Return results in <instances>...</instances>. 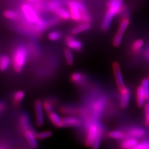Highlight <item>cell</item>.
I'll return each mask as SVG.
<instances>
[{
    "label": "cell",
    "mask_w": 149,
    "mask_h": 149,
    "mask_svg": "<svg viewBox=\"0 0 149 149\" xmlns=\"http://www.w3.org/2000/svg\"><path fill=\"white\" fill-rule=\"evenodd\" d=\"M107 7L106 12L101 24L102 29L104 31L108 30L115 16L126 12V6L123 3V0H108Z\"/></svg>",
    "instance_id": "1"
},
{
    "label": "cell",
    "mask_w": 149,
    "mask_h": 149,
    "mask_svg": "<svg viewBox=\"0 0 149 149\" xmlns=\"http://www.w3.org/2000/svg\"><path fill=\"white\" fill-rule=\"evenodd\" d=\"M71 19L78 22L91 21V17L85 5L79 0H70L68 2Z\"/></svg>",
    "instance_id": "2"
},
{
    "label": "cell",
    "mask_w": 149,
    "mask_h": 149,
    "mask_svg": "<svg viewBox=\"0 0 149 149\" xmlns=\"http://www.w3.org/2000/svg\"><path fill=\"white\" fill-rule=\"evenodd\" d=\"M28 50L23 45L17 47L12 55V65L15 71L19 73L27 62L28 57Z\"/></svg>",
    "instance_id": "3"
},
{
    "label": "cell",
    "mask_w": 149,
    "mask_h": 149,
    "mask_svg": "<svg viewBox=\"0 0 149 149\" xmlns=\"http://www.w3.org/2000/svg\"><path fill=\"white\" fill-rule=\"evenodd\" d=\"M21 10L25 19L31 23L36 24L40 18L38 11L31 4H23Z\"/></svg>",
    "instance_id": "4"
},
{
    "label": "cell",
    "mask_w": 149,
    "mask_h": 149,
    "mask_svg": "<svg viewBox=\"0 0 149 149\" xmlns=\"http://www.w3.org/2000/svg\"><path fill=\"white\" fill-rule=\"evenodd\" d=\"M101 133L98 126L95 123L91 124L88 127L87 134V138L86 140V145L87 146H92L95 140L96 139L98 134Z\"/></svg>",
    "instance_id": "5"
},
{
    "label": "cell",
    "mask_w": 149,
    "mask_h": 149,
    "mask_svg": "<svg viewBox=\"0 0 149 149\" xmlns=\"http://www.w3.org/2000/svg\"><path fill=\"white\" fill-rule=\"evenodd\" d=\"M113 69L118 88L119 90V92H120L123 90H124L126 87V86L124 84L122 72L120 71V68L119 67V64L117 62H114L113 64Z\"/></svg>",
    "instance_id": "6"
},
{
    "label": "cell",
    "mask_w": 149,
    "mask_h": 149,
    "mask_svg": "<svg viewBox=\"0 0 149 149\" xmlns=\"http://www.w3.org/2000/svg\"><path fill=\"white\" fill-rule=\"evenodd\" d=\"M34 108L37 125L38 127H42L44 123V108L42 102L40 100H37L35 102Z\"/></svg>",
    "instance_id": "7"
},
{
    "label": "cell",
    "mask_w": 149,
    "mask_h": 149,
    "mask_svg": "<svg viewBox=\"0 0 149 149\" xmlns=\"http://www.w3.org/2000/svg\"><path fill=\"white\" fill-rule=\"evenodd\" d=\"M66 45L70 49L75 51H81L82 49V43L72 36H68L65 38Z\"/></svg>",
    "instance_id": "8"
},
{
    "label": "cell",
    "mask_w": 149,
    "mask_h": 149,
    "mask_svg": "<svg viewBox=\"0 0 149 149\" xmlns=\"http://www.w3.org/2000/svg\"><path fill=\"white\" fill-rule=\"evenodd\" d=\"M24 134L29 146L32 148H36L38 146L36 134L31 129H29L24 132Z\"/></svg>",
    "instance_id": "9"
},
{
    "label": "cell",
    "mask_w": 149,
    "mask_h": 149,
    "mask_svg": "<svg viewBox=\"0 0 149 149\" xmlns=\"http://www.w3.org/2000/svg\"><path fill=\"white\" fill-rule=\"evenodd\" d=\"M63 127H76L80 126L81 122L80 120L73 117H66L62 118Z\"/></svg>",
    "instance_id": "10"
},
{
    "label": "cell",
    "mask_w": 149,
    "mask_h": 149,
    "mask_svg": "<svg viewBox=\"0 0 149 149\" xmlns=\"http://www.w3.org/2000/svg\"><path fill=\"white\" fill-rule=\"evenodd\" d=\"M120 104L123 108H125L128 106L130 98V92L127 87L120 92Z\"/></svg>",
    "instance_id": "11"
},
{
    "label": "cell",
    "mask_w": 149,
    "mask_h": 149,
    "mask_svg": "<svg viewBox=\"0 0 149 149\" xmlns=\"http://www.w3.org/2000/svg\"><path fill=\"white\" fill-rule=\"evenodd\" d=\"M146 134L145 130L141 128L134 127L130 129L127 132L128 136L135 138H140L144 136Z\"/></svg>",
    "instance_id": "12"
},
{
    "label": "cell",
    "mask_w": 149,
    "mask_h": 149,
    "mask_svg": "<svg viewBox=\"0 0 149 149\" xmlns=\"http://www.w3.org/2000/svg\"><path fill=\"white\" fill-rule=\"evenodd\" d=\"M138 144L136 138L130 137L123 140L120 144L121 148L124 149H134Z\"/></svg>",
    "instance_id": "13"
},
{
    "label": "cell",
    "mask_w": 149,
    "mask_h": 149,
    "mask_svg": "<svg viewBox=\"0 0 149 149\" xmlns=\"http://www.w3.org/2000/svg\"><path fill=\"white\" fill-rule=\"evenodd\" d=\"M91 28L90 23L88 22H81V23L74 27L71 33L73 35L79 34L81 33L86 32Z\"/></svg>",
    "instance_id": "14"
},
{
    "label": "cell",
    "mask_w": 149,
    "mask_h": 149,
    "mask_svg": "<svg viewBox=\"0 0 149 149\" xmlns=\"http://www.w3.org/2000/svg\"><path fill=\"white\" fill-rule=\"evenodd\" d=\"M53 12L56 15V16L58 17L60 19L68 21L71 19V16L70 13L69 11H68L65 8L60 6L59 7L56 8Z\"/></svg>",
    "instance_id": "15"
},
{
    "label": "cell",
    "mask_w": 149,
    "mask_h": 149,
    "mask_svg": "<svg viewBox=\"0 0 149 149\" xmlns=\"http://www.w3.org/2000/svg\"><path fill=\"white\" fill-rule=\"evenodd\" d=\"M49 115V118L50 120V121L55 126L58 128H62L63 126V122H62V118L60 117L58 114H57L56 112H52L50 113Z\"/></svg>",
    "instance_id": "16"
},
{
    "label": "cell",
    "mask_w": 149,
    "mask_h": 149,
    "mask_svg": "<svg viewBox=\"0 0 149 149\" xmlns=\"http://www.w3.org/2000/svg\"><path fill=\"white\" fill-rule=\"evenodd\" d=\"M19 122H20V127L23 132L28 129H30L29 119L27 114H22L19 119Z\"/></svg>",
    "instance_id": "17"
},
{
    "label": "cell",
    "mask_w": 149,
    "mask_h": 149,
    "mask_svg": "<svg viewBox=\"0 0 149 149\" xmlns=\"http://www.w3.org/2000/svg\"><path fill=\"white\" fill-rule=\"evenodd\" d=\"M136 101L137 104L139 107H142L144 106L145 101L146 100L144 91L143 90L141 86L139 87L136 91Z\"/></svg>",
    "instance_id": "18"
},
{
    "label": "cell",
    "mask_w": 149,
    "mask_h": 149,
    "mask_svg": "<svg viewBox=\"0 0 149 149\" xmlns=\"http://www.w3.org/2000/svg\"><path fill=\"white\" fill-rule=\"evenodd\" d=\"M11 63V58L9 56L6 55L0 56V70L6 71L10 66Z\"/></svg>",
    "instance_id": "19"
},
{
    "label": "cell",
    "mask_w": 149,
    "mask_h": 149,
    "mask_svg": "<svg viewBox=\"0 0 149 149\" xmlns=\"http://www.w3.org/2000/svg\"><path fill=\"white\" fill-rule=\"evenodd\" d=\"M130 22V19L128 16H124L120 21L119 26L118 28V32H120L123 34L127 31L128 27L129 26Z\"/></svg>",
    "instance_id": "20"
},
{
    "label": "cell",
    "mask_w": 149,
    "mask_h": 149,
    "mask_svg": "<svg viewBox=\"0 0 149 149\" xmlns=\"http://www.w3.org/2000/svg\"><path fill=\"white\" fill-rule=\"evenodd\" d=\"M64 55L67 64L69 65H72L74 64V56L70 49L66 48L64 50Z\"/></svg>",
    "instance_id": "21"
},
{
    "label": "cell",
    "mask_w": 149,
    "mask_h": 149,
    "mask_svg": "<svg viewBox=\"0 0 149 149\" xmlns=\"http://www.w3.org/2000/svg\"><path fill=\"white\" fill-rule=\"evenodd\" d=\"M3 16L7 19L10 20H16L18 18V13L11 10H7L4 11Z\"/></svg>",
    "instance_id": "22"
},
{
    "label": "cell",
    "mask_w": 149,
    "mask_h": 149,
    "mask_svg": "<svg viewBox=\"0 0 149 149\" xmlns=\"http://www.w3.org/2000/svg\"><path fill=\"white\" fill-rule=\"evenodd\" d=\"M144 91V95L146 100H148L149 97V79H144L142 81L140 86Z\"/></svg>",
    "instance_id": "23"
},
{
    "label": "cell",
    "mask_w": 149,
    "mask_h": 149,
    "mask_svg": "<svg viewBox=\"0 0 149 149\" xmlns=\"http://www.w3.org/2000/svg\"><path fill=\"white\" fill-rule=\"evenodd\" d=\"M84 80V76L80 72H74L71 76V80L74 84H81Z\"/></svg>",
    "instance_id": "24"
},
{
    "label": "cell",
    "mask_w": 149,
    "mask_h": 149,
    "mask_svg": "<svg viewBox=\"0 0 149 149\" xmlns=\"http://www.w3.org/2000/svg\"><path fill=\"white\" fill-rule=\"evenodd\" d=\"M108 136L111 138L117 139V140L123 139L126 136L124 133H123L122 131H119V130L112 131L109 133Z\"/></svg>",
    "instance_id": "25"
},
{
    "label": "cell",
    "mask_w": 149,
    "mask_h": 149,
    "mask_svg": "<svg viewBox=\"0 0 149 149\" xmlns=\"http://www.w3.org/2000/svg\"><path fill=\"white\" fill-rule=\"evenodd\" d=\"M62 37V33L58 31H54L48 34V38L52 41H58Z\"/></svg>",
    "instance_id": "26"
},
{
    "label": "cell",
    "mask_w": 149,
    "mask_h": 149,
    "mask_svg": "<svg viewBox=\"0 0 149 149\" xmlns=\"http://www.w3.org/2000/svg\"><path fill=\"white\" fill-rule=\"evenodd\" d=\"M24 93L22 91H18L13 95V102L15 104H18L24 98Z\"/></svg>",
    "instance_id": "27"
},
{
    "label": "cell",
    "mask_w": 149,
    "mask_h": 149,
    "mask_svg": "<svg viewBox=\"0 0 149 149\" xmlns=\"http://www.w3.org/2000/svg\"><path fill=\"white\" fill-rule=\"evenodd\" d=\"M123 36V34L119 32L115 35L113 41V44L114 47H118L120 45L122 41Z\"/></svg>",
    "instance_id": "28"
},
{
    "label": "cell",
    "mask_w": 149,
    "mask_h": 149,
    "mask_svg": "<svg viewBox=\"0 0 149 149\" xmlns=\"http://www.w3.org/2000/svg\"><path fill=\"white\" fill-rule=\"evenodd\" d=\"M144 45V41L142 39L136 40L133 44V50L134 52L136 53L139 52Z\"/></svg>",
    "instance_id": "29"
},
{
    "label": "cell",
    "mask_w": 149,
    "mask_h": 149,
    "mask_svg": "<svg viewBox=\"0 0 149 149\" xmlns=\"http://www.w3.org/2000/svg\"><path fill=\"white\" fill-rule=\"evenodd\" d=\"M43 106L44 111L48 113V114L54 111L53 106L50 102L45 101L43 102Z\"/></svg>",
    "instance_id": "30"
},
{
    "label": "cell",
    "mask_w": 149,
    "mask_h": 149,
    "mask_svg": "<svg viewBox=\"0 0 149 149\" xmlns=\"http://www.w3.org/2000/svg\"><path fill=\"white\" fill-rule=\"evenodd\" d=\"M52 135V133L50 131H45L43 132H40L36 134V136L38 139L43 140L45 139L48 138Z\"/></svg>",
    "instance_id": "31"
},
{
    "label": "cell",
    "mask_w": 149,
    "mask_h": 149,
    "mask_svg": "<svg viewBox=\"0 0 149 149\" xmlns=\"http://www.w3.org/2000/svg\"><path fill=\"white\" fill-rule=\"evenodd\" d=\"M102 138L101 132L98 134V135L97 136V137L96 138V139L95 140L93 143L92 145V147L93 149H98L100 146V142H101V140Z\"/></svg>",
    "instance_id": "32"
},
{
    "label": "cell",
    "mask_w": 149,
    "mask_h": 149,
    "mask_svg": "<svg viewBox=\"0 0 149 149\" xmlns=\"http://www.w3.org/2000/svg\"><path fill=\"white\" fill-rule=\"evenodd\" d=\"M145 122L147 125H149V104H146L145 106Z\"/></svg>",
    "instance_id": "33"
},
{
    "label": "cell",
    "mask_w": 149,
    "mask_h": 149,
    "mask_svg": "<svg viewBox=\"0 0 149 149\" xmlns=\"http://www.w3.org/2000/svg\"><path fill=\"white\" fill-rule=\"evenodd\" d=\"M134 149H149V142H143L140 144H138Z\"/></svg>",
    "instance_id": "34"
},
{
    "label": "cell",
    "mask_w": 149,
    "mask_h": 149,
    "mask_svg": "<svg viewBox=\"0 0 149 149\" xmlns=\"http://www.w3.org/2000/svg\"><path fill=\"white\" fill-rule=\"evenodd\" d=\"M5 108V104L2 102H0V112H3Z\"/></svg>",
    "instance_id": "35"
},
{
    "label": "cell",
    "mask_w": 149,
    "mask_h": 149,
    "mask_svg": "<svg viewBox=\"0 0 149 149\" xmlns=\"http://www.w3.org/2000/svg\"><path fill=\"white\" fill-rule=\"evenodd\" d=\"M28 2L30 3H33V2H39V1H43L44 0H27Z\"/></svg>",
    "instance_id": "36"
},
{
    "label": "cell",
    "mask_w": 149,
    "mask_h": 149,
    "mask_svg": "<svg viewBox=\"0 0 149 149\" xmlns=\"http://www.w3.org/2000/svg\"><path fill=\"white\" fill-rule=\"evenodd\" d=\"M148 79H149V78H148Z\"/></svg>",
    "instance_id": "37"
}]
</instances>
